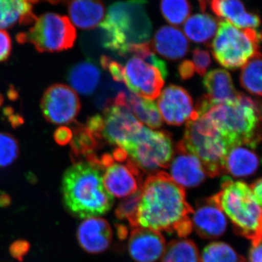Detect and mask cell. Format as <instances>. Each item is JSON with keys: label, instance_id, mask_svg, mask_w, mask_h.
<instances>
[{"label": "cell", "instance_id": "obj_5", "mask_svg": "<svg viewBox=\"0 0 262 262\" xmlns=\"http://www.w3.org/2000/svg\"><path fill=\"white\" fill-rule=\"evenodd\" d=\"M214 196L237 233L251 239L252 244L261 242V205L246 183L225 177Z\"/></svg>", "mask_w": 262, "mask_h": 262}, {"label": "cell", "instance_id": "obj_1", "mask_svg": "<svg viewBox=\"0 0 262 262\" xmlns=\"http://www.w3.org/2000/svg\"><path fill=\"white\" fill-rule=\"evenodd\" d=\"M192 212L184 187L160 171L149 176L141 186L136 227L185 237L192 231Z\"/></svg>", "mask_w": 262, "mask_h": 262}, {"label": "cell", "instance_id": "obj_39", "mask_svg": "<svg viewBox=\"0 0 262 262\" xmlns=\"http://www.w3.org/2000/svg\"><path fill=\"white\" fill-rule=\"evenodd\" d=\"M179 73L182 80H189L194 75V67L192 61L185 60L179 67Z\"/></svg>", "mask_w": 262, "mask_h": 262}, {"label": "cell", "instance_id": "obj_35", "mask_svg": "<svg viewBox=\"0 0 262 262\" xmlns=\"http://www.w3.org/2000/svg\"><path fill=\"white\" fill-rule=\"evenodd\" d=\"M192 57L194 71L198 75L203 77L206 75L207 70L211 63L209 52L196 48L192 52Z\"/></svg>", "mask_w": 262, "mask_h": 262}, {"label": "cell", "instance_id": "obj_4", "mask_svg": "<svg viewBox=\"0 0 262 262\" xmlns=\"http://www.w3.org/2000/svg\"><path fill=\"white\" fill-rule=\"evenodd\" d=\"M202 115L210 120L230 148L239 144L256 148L259 144L261 106L243 93L232 102L213 105Z\"/></svg>", "mask_w": 262, "mask_h": 262}, {"label": "cell", "instance_id": "obj_24", "mask_svg": "<svg viewBox=\"0 0 262 262\" xmlns=\"http://www.w3.org/2000/svg\"><path fill=\"white\" fill-rule=\"evenodd\" d=\"M39 0H0V29H8L17 24H34L37 17L32 5Z\"/></svg>", "mask_w": 262, "mask_h": 262}, {"label": "cell", "instance_id": "obj_17", "mask_svg": "<svg viewBox=\"0 0 262 262\" xmlns=\"http://www.w3.org/2000/svg\"><path fill=\"white\" fill-rule=\"evenodd\" d=\"M166 244L162 234L145 227H133L128 241V251L137 262H156L162 258Z\"/></svg>", "mask_w": 262, "mask_h": 262}, {"label": "cell", "instance_id": "obj_38", "mask_svg": "<svg viewBox=\"0 0 262 262\" xmlns=\"http://www.w3.org/2000/svg\"><path fill=\"white\" fill-rule=\"evenodd\" d=\"M73 132L68 127L61 126L57 128L53 134V138L57 144L60 146H66L71 142Z\"/></svg>", "mask_w": 262, "mask_h": 262}, {"label": "cell", "instance_id": "obj_14", "mask_svg": "<svg viewBox=\"0 0 262 262\" xmlns=\"http://www.w3.org/2000/svg\"><path fill=\"white\" fill-rule=\"evenodd\" d=\"M158 106L160 115L168 125H181L198 117L190 95L185 89L175 84L163 90Z\"/></svg>", "mask_w": 262, "mask_h": 262}, {"label": "cell", "instance_id": "obj_2", "mask_svg": "<svg viewBox=\"0 0 262 262\" xmlns=\"http://www.w3.org/2000/svg\"><path fill=\"white\" fill-rule=\"evenodd\" d=\"M102 170L96 164L78 162L63 175L62 194L66 209L80 219L96 217L107 213L114 196L105 189Z\"/></svg>", "mask_w": 262, "mask_h": 262}, {"label": "cell", "instance_id": "obj_8", "mask_svg": "<svg viewBox=\"0 0 262 262\" xmlns=\"http://www.w3.org/2000/svg\"><path fill=\"white\" fill-rule=\"evenodd\" d=\"M77 32L64 15L48 13L36 18L28 32L20 33L17 41L30 43L39 53H56L73 47Z\"/></svg>", "mask_w": 262, "mask_h": 262}, {"label": "cell", "instance_id": "obj_20", "mask_svg": "<svg viewBox=\"0 0 262 262\" xmlns=\"http://www.w3.org/2000/svg\"><path fill=\"white\" fill-rule=\"evenodd\" d=\"M211 9L220 18L227 19L237 28L255 29L259 27V16L248 13L241 0H211Z\"/></svg>", "mask_w": 262, "mask_h": 262}, {"label": "cell", "instance_id": "obj_3", "mask_svg": "<svg viewBox=\"0 0 262 262\" xmlns=\"http://www.w3.org/2000/svg\"><path fill=\"white\" fill-rule=\"evenodd\" d=\"M146 3V0H127L108 8L100 25L103 48L125 57L131 46L148 42L152 27Z\"/></svg>", "mask_w": 262, "mask_h": 262}, {"label": "cell", "instance_id": "obj_32", "mask_svg": "<svg viewBox=\"0 0 262 262\" xmlns=\"http://www.w3.org/2000/svg\"><path fill=\"white\" fill-rule=\"evenodd\" d=\"M160 9L164 18L173 25H181L191 12L188 0H161Z\"/></svg>", "mask_w": 262, "mask_h": 262}, {"label": "cell", "instance_id": "obj_30", "mask_svg": "<svg viewBox=\"0 0 262 262\" xmlns=\"http://www.w3.org/2000/svg\"><path fill=\"white\" fill-rule=\"evenodd\" d=\"M239 82L250 94L261 95V56L258 53L245 63L239 77Z\"/></svg>", "mask_w": 262, "mask_h": 262}, {"label": "cell", "instance_id": "obj_26", "mask_svg": "<svg viewBox=\"0 0 262 262\" xmlns=\"http://www.w3.org/2000/svg\"><path fill=\"white\" fill-rule=\"evenodd\" d=\"M141 122L151 128L162 126L161 115L155 103L151 100L141 98L127 91L123 104Z\"/></svg>", "mask_w": 262, "mask_h": 262}, {"label": "cell", "instance_id": "obj_31", "mask_svg": "<svg viewBox=\"0 0 262 262\" xmlns=\"http://www.w3.org/2000/svg\"><path fill=\"white\" fill-rule=\"evenodd\" d=\"M201 262H242L243 256L229 245L223 242H214L207 246L201 255Z\"/></svg>", "mask_w": 262, "mask_h": 262}, {"label": "cell", "instance_id": "obj_42", "mask_svg": "<svg viewBox=\"0 0 262 262\" xmlns=\"http://www.w3.org/2000/svg\"><path fill=\"white\" fill-rule=\"evenodd\" d=\"M5 114L8 117L10 122H11L13 125H19L20 124L23 123V119L20 117H18V115H14L13 112H12L11 108H7Z\"/></svg>", "mask_w": 262, "mask_h": 262}, {"label": "cell", "instance_id": "obj_37", "mask_svg": "<svg viewBox=\"0 0 262 262\" xmlns=\"http://www.w3.org/2000/svg\"><path fill=\"white\" fill-rule=\"evenodd\" d=\"M29 244L25 241H17L10 246V252L12 256L18 261H23L24 256L29 252Z\"/></svg>", "mask_w": 262, "mask_h": 262}, {"label": "cell", "instance_id": "obj_29", "mask_svg": "<svg viewBox=\"0 0 262 262\" xmlns=\"http://www.w3.org/2000/svg\"><path fill=\"white\" fill-rule=\"evenodd\" d=\"M162 262H201V254L193 241L177 239L166 246Z\"/></svg>", "mask_w": 262, "mask_h": 262}, {"label": "cell", "instance_id": "obj_13", "mask_svg": "<svg viewBox=\"0 0 262 262\" xmlns=\"http://www.w3.org/2000/svg\"><path fill=\"white\" fill-rule=\"evenodd\" d=\"M142 126L127 108L113 105L103 111L101 139L105 144L122 148Z\"/></svg>", "mask_w": 262, "mask_h": 262}, {"label": "cell", "instance_id": "obj_19", "mask_svg": "<svg viewBox=\"0 0 262 262\" xmlns=\"http://www.w3.org/2000/svg\"><path fill=\"white\" fill-rule=\"evenodd\" d=\"M151 47L164 58L178 60L187 54L189 42L179 29L164 26L155 34Z\"/></svg>", "mask_w": 262, "mask_h": 262}, {"label": "cell", "instance_id": "obj_22", "mask_svg": "<svg viewBox=\"0 0 262 262\" xmlns=\"http://www.w3.org/2000/svg\"><path fill=\"white\" fill-rule=\"evenodd\" d=\"M68 12L78 28L93 29L102 22L105 8L101 0H70Z\"/></svg>", "mask_w": 262, "mask_h": 262}, {"label": "cell", "instance_id": "obj_33", "mask_svg": "<svg viewBox=\"0 0 262 262\" xmlns=\"http://www.w3.org/2000/svg\"><path fill=\"white\" fill-rule=\"evenodd\" d=\"M141 198V189L122 200L116 208L115 214L119 220L128 221L131 227H136V215Z\"/></svg>", "mask_w": 262, "mask_h": 262}, {"label": "cell", "instance_id": "obj_16", "mask_svg": "<svg viewBox=\"0 0 262 262\" xmlns=\"http://www.w3.org/2000/svg\"><path fill=\"white\" fill-rule=\"evenodd\" d=\"M170 166V177L182 187H195L206 179V173L201 162L188 151L182 140L176 146Z\"/></svg>", "mask_w": 262, "mask_h": 262}, {"label": "cell", "instance_id": "obj_12", "mask_svg": "<svg viewBox=\"0 0 262 262\" xmlns=\"http://www.w3.org/2000/svg\"><path fill=\"white\" fill-rule=\"evenodd\" d=\"M80 108V98L75 90L63 84L50 86L41 100L43 116L55 125L74 122Z\"/></svg>", "mask_w": 262, "mask_h": 262}, {"label": "cell", "instance_id": "obj_36", "mask_svg": "<svg viewBox=\"0 0 262 262\" xmlns=\"http://www.w3.org/2000/svg\"><path fill=\"white\" fill-rule=\"evenodd\" d=\"M12 51V40L9 34L0 29V62L7 61Z\"/></svg>", "mask_w": 262, "mask_h": 262}, {"label": "cell", "instance_id": "obj_7", "mask_svg": "<svg viewBox=\"0 0 262 262\" xmlns=\"http://www.w3.org/2000/svg\"><path fill=\"white\" fill-rule=\"evenodd\" d=\"M260 42L261 33L256 29H239L228 20H220L211 48L220 65L236 70L259 53Z\"/></svg>", "mask_w": 262, "mask_h": 262}, {"label": "cell", "instance_id": "obj_21", "mask_svg": "<svg viewBox=\"0 0 262 262\" xmlns=\"http://www.w3.org/2000/svg\"><path fill=\"white\" fill-rule=\"evenodd\" d=\"M203 84L208 94L205 96L212 106L220 103L232 102L238 93L234 89L230 74L225 70H213L205 75Z\"/></svg>", "mask_w": 262, "mask_h": 262}, {"label": "cell", "instance_id": "obj_15", "mask_svg": "<svg viewBox=\"0 0 262 262\" xmlns=\"http://www.w3.org/2000/svg\"><path fill=\"white\" fill-rule=\"evenodd\" d=\"M192 215V228L202 238H218L227 229V216L214 196L196 202Z\"/></svg>", "mask_w": 262, "mask_h": 262}, {"label": "cell", "instance_id": "obj_23", "mask_svg": "<svg viewBox=\"0 0 262 262\" xmlns=\"http://www.w3.org/2000/svg\"><path fill=\"white\" fill-rule=\"evenodd\" d=\"M253 149L246 144L232 146L225 158L226 173L228 172L234 177L253 175L259 165V158Z\"/></svg>", "mask_w": 262, "mask_h": 262}, {"label": "cell", "instance_id": "obj_18", "mask_svg": "<svg viewBox=\"0 0 262 262\" xmlns=\"http://www.w3.org/2000/svg\"><path fill=\"white\" fill-rule=\"evenodd\" d=\"M77 241L81 248L90 253L106 251L113 239V231L107 221L98 217L86 219L79 226Z\"/></svg>", "mask_w": 262, "mask_h": 262}, {"label": "cell", "instance_id": "obj_45", "mask_svg": "<svg viewBox=\"0 0 262 262\" xmlns=\"http://www.w3.org/2000/svg\"><path fill=\"white\" fill-rule=\"evenodd\" d=\"M3 101H4V98H3V95L0 94V106H1L2 104H3Z\"/></svg>", "mask_w": 262, "mask_h": 262}, {"label": "cell", "instance_id": "obj_9", "mask_svg": "<svg viewBox=\"0 0 262 262\" xmlns=\"http://www.w3.org/2000/svg\"><path fill=\"white\" fill-rule=\"evenodd\" d=\"M141 169L152 171L168 168L173 156L171 135L142 126L122 148Z\"/></svg>", "mask_w": 262, "mask_h": 262}, {"label": "cell", "instance_id": "obj_28", "mask_svg": "<svg viewBox=\"0 0 262 262\" xmlns=\"http://www.w3.org/2000/svg\"><path fill=\"white\" fill-rule=\"evenodd\" d=\"M218 28L216 20L211 15L203 13L192 15L184 26L186 35L198 43H208L215 35Z\"/></svg>", "mask_w": 262, "mask_h": 262}, {"label": "cell", "instance_id": "obj_25", "mask_svg": "<svg viewBox=\"0 0 262 262\" xmlns=\"http://www.w3.org/2000/svg\"><path fill=\"white\" fill-rule=\"evenodd\" d=\"M100 69L94 62H80L71 68L68 74L69 82L75 91L84 96L94 94L101 80Z\"/></svg>", "mask_w": 262, "mask_h": 262}, {"label": "cell", "instance_id": "obj_40", "mask_svg": "<svg viewBox=\"0 0 262 262\" xmlns=\"http://www.w3.org/2000/svg\"><path fill=\"white\" fill-rule=\"evenodd\" d=\"M252 248L249 253V259L248 262H262L261 260V241L252 244Z\"/></svg>", "mask_w": 262, "mask_h": 262}, {"label": "cell", "instance_id": "obj_41", "mask_svg": "<svg viewBox=\"0 0 262 262\" xmlns=\"http://www.w3.org/2000/svg\"><path fill=\"white\" fill-rule=\"evenodd\" d=\"M261 179H258L256 182L253 183L252 185L250 187L255 198H256L258 203L261 205L262 191H261Z\"/></svg>", "mask_w": 262, "mask_h": 262}, {"label": "cell", "instance_id": "obj_6", "mask_svg": "<svg viewBox=\"0 0 262 262\" xmlns=\"http://www.w3.org/2000/svg\"><path fill=\"white\" fill-rule=\"evenodd\" d=\"M183 144L201 162L206 175L219 177L226 173L225 158L229 144L204 115L187 122Z\"/></svg>", "mask_w": 262, "mask_h": 262}, {"label": "cell", "instance_id": "obj_44", "mask_svg": "<svg viewBox=\"0 0 262 262\" xmlns=\"http://www.w3.org/2000/svg\"><path fill=\"white\" fill-rule=\"evenodd\" d=\"M46 1L49 2V3H53V4H56V3H60V2L63 1V0H46Z\"/></svg>", "mask_w": 262, "mask_h": 262}, {"label": "cell", "instance_id": "obj_43", "mask_svg": "<svg viewBox=\"0 0 262 262\" xmlns=\"http://www.w3.org/2000/svg\"><path fill=\"white\" fill-rule=\"evenodd\" d=\"M198 2H199L200 7H201L202 11H205L207 6H208V3H209V0H198Z\"/></svg>", "mask_w": 262, "mask_h": 262}, {"label": "cell", "instance_id": "obj_34", "mask_svg": "<svg viewBox=\"0 0 262 262\" xmlns=\"http://www.w3.org/2000/svg\"><path fill=\"white\" fill-rule=\"evenodd\" d=\"M18 141L13 136L0 133V168L11 165L18 158Z\"/></svg>", "mask_w": 262, "mask_h": 262}, {"label": "cell", "instance_id": "obj_10", "mask_svg": "<svg viewBox=\"0 0 262 262\" xmlns=\"http://www.w3.org/2000/svg\"><path fill=\"white\" fill-rule=\"evenodd\" d=\"M98 165L104 171L103 186L112 196L126 198L141 189L142 170L122 148L98 158Z\"/></svg>", "mask_w": 262, "mask_h": 262}, {"label": "cell", "instance_id": "obj_27", "mask_svg": "<svg viewBox=\"0 0 262 262\" xmlns=\"http://www.w3.org/2000/svg\"><path fill=\"white\" fill-rule=\"evenodd\" d=\"M72 132L73 136L71 141L72 159L84 158L89 160L96 155V150L103 146L83 124L75 122Z\"/></svg>", "mask_w": 262, "mask_h": 262}, {"label": "cell", "instance_id": "obj_11", "mask_svg": "<svg viewBox=\"0 0 262 262\" xmlns=\"http://www.w3.org/2000/svg\"><path fill=\"white\" fill-rule=\"evenodd\" d=\"M130 56L122 66V82L134 94L146 99H156L163 89L168 70L140 57Z\"/></svg>", "mask_w": 262, "mask_h": 262}]
</instances>
